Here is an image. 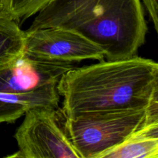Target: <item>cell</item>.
<instances>
[{"label": "cell", "instance_id": "6", "mask_svg": "<svg viewBox=\"0 0 158 158\" xmlns=\"http://www.w3.org/2000/svg\"><path fill=\"white\" fill-rule=\"evenodd\" d=\"M24 55L32 59L73 64L86 60H103L100 46L79 32L61 27L25 31Z\"/></svg>", "mask_w": 158, "mask_h": 158}, {"label": "cell", "instance_id": "1", "mask_svg": "<svg viewBox=\"0 0 158 158\" xmlns=\"http://www.w3.org/2000/svg\"><path fill=\"white\" fill-rule=\"evenodd\" d=\"M28 29L61 27L98 45L109 60L135 56L148 26L141 0H52Z\"/></svg>", "mask_w": 158, "mask_h": 158}, {"label": "cell", "instance_id": "8", "mask_svg": "<svg viewBox=\"0 0 158 158\" xmlns=\"http://www.w3.org/2000/svg\"><path fill=\"white\" fill-rule=\"evenodd\" d=\"M102 158H158V137L132 135Z\"/></svg>", "mask_w": 158, "mask_h": 158}, {"label": "cell", "instance_id": "3", "mask_svg": "<svg viewBox=\"0 0 158 158\" xmlns=\"http://www.w3.org/2000/svg\"><path fill=\"white\" fill-rule=\"evenodd\" d=\"M73 64L23 55L0 69V123H13L36 108L58 109L57 86Z\"/></svg>", "mask_w": 158, "mask_h": 158}, {"label": "cell", "instance_id": "9", "mask_svg": "<svg viewBox=\"0 0 158 158\" xmlns=\"http://www.w3.org/2000/svg\"><path fill=\"white\" fill-rule=\"evenodd\" d=\"M6 12L17 22L40 12L52 0H6Z\"/></svg>", "mask_w": 158, "mask_h": 158}, {"label": "cell", "instance_id": "12", "mask_svg": "<svg viewBox=\"0 0 158 158\" xmlns=\"http://www.w3.org/2000/svg\"><path fill=\"white\" fill-rule=\"evenodd\" d=\"M133 135L140 137H158V123L140 128Z\"/></svg>", "mask_w": 158, "mask_h": 158}, {"label": "cell", "instance_id": "13", "mask_svg": "<svg viewBox=\"0 0 158 158\" xmlns=\"http://www.w3.org/2000/svg\"><path fill=\"white\" fill-rule=\"evenodd\" d=\"M6 12V0H0V12Z\"/></svg>", "mask_w": 158, "mask_h": 158}, {"label": "cell", "instance_id": "11", "mask_svg": "<svg viewBox=\"0 0 158 158\" xmlns=\"http://www.w3.org/2000/svg\"><path fill=\"white\" fill-rule=\"evenodd\" d=\"M154 23L158 35V0H141Z\"/></svg>", "mask_w": 158, "mask_h": 158}, {"label": "cell", "instance_id": "2", "mask_svg": "<svg viewBox=\"0 0 158 158\" xmlns=\"http://www.w3.org/2000/svg\"><path fill=\"white\" fill-rule=\"evenodd\" d=\"M156 62L133 56L83 67L63 74L57 86L63 98V114L146 108Z\"/></svg>", "mask_w": 158, "mask_h": 158}, {"label": "cell", "instance_id": "10", "mask_svg": "<svg viewBox=\"0 0 158 158\" xmlns=\"http://www.w3.org/2000/svg\"><path fill=\"white\" fill-rule=\"evenodd\" d=\"M157 123H158V63H156L154 66L151 97L148 106L145 108L144 121L142 127Z\"/></svg>", "mask_w": 158, "mask_h": 158}, {"label": "cell", "instance_id": "7", "mask_svg": "<svg viewBox=\"0 0 158 158\" xmlns=\"http://www.w3.org/2000/svg\"><path fill=\"white\" fill-rule=\"evenodd\" d=\"M25 31L8 12H0V69L24 55Z\"/></svg>", "mask_w": 158, "mask_h": 158}, {"label": "cell", "instance_id": "5", "mask_svg": "<svg viewBox=\"0 0 158 158\" xmlns=\"http://www.w3.org/2000/svg\"><path fill=\"white\" fill-rule=\"evenodd\" d=\"M14 137L19 151L12 157L80 158L64 126H60L57 109L27 111Z\"/></svg>", "mask_w": 158, "mask_h": 158}, {"label": "cell", "instance_id": "4", "mask_svg": "<svg viewBox=\"0 0 158 158\" xmlns=\"http://www.w3.org/2000/svg\"><path fill=\"white\" fill-rule=\"evenodd\" d=\"M65 131L80 158H102L142 127L145 109L89 111L64 116Z\"/></svg>", "mask_w": 158, "mask_h": 158}]
</instances>
